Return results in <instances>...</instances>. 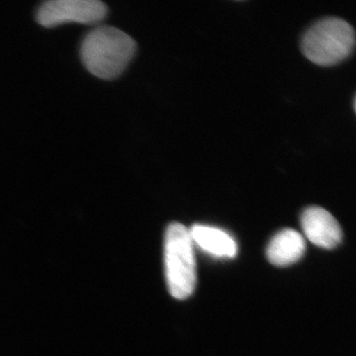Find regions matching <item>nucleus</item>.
<instances>
[{"label":"nucleus","instance_id":"f257e3e1","mask_svg":"<svg viewBox=\"0 0 356 356\" xmlns=\"http://www.w3.org/2000/svg\"><path fill=\"white\" fill-rule=\"evenodd\" d=\"M136 44L129 35L114 27H98L81 44V58L93 76L112 79L120 76L132 60Z\"/></svg>","mask_w":356,"mask_h":356},{"label":"nucleus","instance_id":"f03ea898","mask_svg":"<svg viewBox=\"0 0 356 356\" xmlns=\"http://www.w3.org/2000/svg\"><path fill=\"white\" fill-rule=\"evenodd\" d=\"M189 229L172 222L165 232V264L168 290L175 298L186 299L196 286V262Z\"/></svg>","mask_w":356,"mask_h":356},{"label":"nucleus","instance_id":"7ed1b4c3","mask_svg":"<svg viewBox=\"0 0 356 356\" xmlns=\"http://www.w3.org/2000/svg\"><path fill=\"white\" fill-rule=\"evenodd\" d=\"M355 44V30L346 21L330 17L318 21L304 35L302 50L314 64L331 67L346 60Z\"/></svg>","mask_w":356,"mask_h":356},{"label":"nucleus","instance_id":"20e7f679","mask_svg":"<svg viewBox=\"0 0 356 356\" xmlns=\"http://www.w3.org/2000/svg\"><path fill=\"white\" fill-rule=\"evenodd\" d=\"M106 14V6L98 0H51L40 7L37 19L47 28L69 22L95 24Z\"/></svg>","mask_w":356,"mask_h":356},{"label":"nucleus","instance_id":"39448f33","mask_svg":"<svg viewBox=\"0 0 356 356\" xmlns=\"http://www.w3.org/2000/svg\"><path fill=\"white\" fill-rule=\"evenodd\" d=\"M301 225L306 238L318 247L332 250L343 238L339 222L324 208L318 206L307 208L302 215Z\"/></svg>","mask_w":356,"mask_h":356},{"label":"nucleus","instance_id":"423d86ee","mask_svg":"<svg viewBox=\"0 0 356 356\" xmlns=\"http://www.w3.org/2000/svg\"><path fill=\"white\" fill-rule=\"evenodd\" d=\"M306 245L303 236L292 229H285L276 234L267 247L268 261L276 266H287L298 261L304 252Z\"/></svg>","mask_w":356,"mask_h":356},{"label":"nucleus","instance_id":"0eeeda50","mask_svg":"<svg viewBox=\"0 0 356 356\" xmlns=\"http://www.w3.org/2000/svg\"><path fill=\"white\" fill-rule=\"evenodd\" d=\"M192 242L206 252L218 257H235L238 247L231 236L214 227L194 225L189 229Z\"/></svg>","mask_w":356,"mask_h":356}]
</instances>
